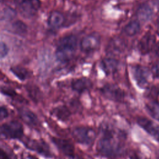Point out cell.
<instances>
[{
    "label": "cell",
    "mask_w": 159,
    "mask_h": 159,
    "mask_svg": "<svg viewBox=\"0 0 159 159\" xmlns=\"http://www.w3.org/2000/svg\"><path fill=\"white\" fill-rule=\"evenodd\" d=\"M151 73L153 78H159V61H157L152 67Z\"/></svg>",
    "instance_id": "d4e9b609"
},
{
    "label": "cell",
    "mask_w": 159,
    "mask_h": 159,
    "mask_svg": "<svg viewBox=\"0 0 159 159\" xmlns=\"http://www.w3.org/2000/svg\"><path fill=\"white\" fill-rule=\"evenodd\" d=\"M132 159H145V158H142L141 156L138 155L137 154V155H136V154H135V155H134V156L132 157Z\"/></svg>",
    "instance_id": "f1b7e54d"
},
{
    "label": "cell",
    "mask_w": 159,
    "mask_h": 159,
    "mask_svg": "<svg viewBox=\"0 0 159 159\" xmlns=\"http://www.w3.org/2000/svg\"><path fill=\"white\" fill-rule=\"evenodd\" d=\"M20 116L26 124L31 126H36L39 124V121L37 116L29 109H21L20 111Z\"/></svg>",
    "instance_id": "2e32d148"
},
{
    "label": "cell",
    "mask_w": 159,
    "mask_h": 159,
    "mask_svg": "<svg viewBox=\"0 0 159 159\" xmlns=\"http://www.w3.org/2000/svg\"><path fill=\"white\" fill-rule=\"evenodd\" d=\"M101 68L106 75H111L116 73L117 70L119 62L112 57L104 58L101 62Z\"/></svg>",
    "instance_id": "5bb4252c"
},
{
    "label": "cell",
    "mask_w": 159,
    "mask_h": 159,
    "mask_svg": "<svg viewBox=\"0 0 159 159\" xmlns=\"http://www.w3.org/2000/svg\"><path fill=\"white\" fill-rule=\"evenodd\" d=\"M3 0H0V2H2Z\"/></svg>",
    "instance_id": "1f68e13d"
},
{
    "label": "cell",
    "mask_w": 159,
    "mask_h": 159,
    "mask_svg": "<svg viewBox=\"0 0 159 159\" xmlns=\"http://www.w3.org/2000/svg\"><path fill=\"white\" fill-rule=\"evenodd\" d=\"M138 18L140 20L146 22L150 20L153 14V10L148 5H143L137 11Z\"/></svg>",
    "instance_id": "e0dca14e"
},
{
    "label": "cell",
    "mask_w": 159,
    "mask_h": 159,
    "mask_svg": "<svg viewBox=\"0 0 159 159\" xmlns=\"http://www.w3.org/2000/svg\"><path fill=\"white\" fill-rule=\"evenodd\" d=\"M101 38L96 34H89L81 41L80 47L83 52H91L96 50L100 45Z\"/></svg>",
    "instance_id": "52a82bcc"
},
{
    "label": "cell",
    "mask_w": 159,
    "mask_h": 159,
    "mask_svg": "<svg viewBox=\"0 0 159 159\" xmlns=\"http://www.w3.org/2000/svg\"><path fill=\"white\" fill-rule=\"evenodd\" d=\"M54 143L57 147L66 155L70 157H73L75 155V147L73 143L69 140L58 138H53Z\"/></svg>",
    "instance_id": "7c38bea8"
},
{
    "label": "cell",
    "mask_w": 159,
    "mask_h": 159,
    "mask_svg": "<svg viewBox=\"0 0 159 159\" xmlns=\"http://www.w3.org/2000/svg\"><path fill=\"white\" fill-rule=\"evenodd\" d=\"M11 70L16 76H17L20 80H25L28 75V71L26 70L25 68L22 67H13Z\"/></svg>",
    "instance_id": "603a6c76"
},
{
    "label": "cell",
    "mask_w": 159,
    "mask_h": 159,
    "mask_svg": "<svg viewBox=\"0 0 159 159\" xmlns=\"http://www.w3.org/2000/svg\"><path fill=\"white\" fill-rule=\"evenodd\" d=\"M124 30L127 36H134L140 30V24L138 20H132L125 26Z\"/></svg>",
    "instance_id": "ac0fdd59"
},
{
    "label": "cell",
    "mask_w": 159,
    "mask_h": 159,
    "mask_svg": "<svg viewBox=\"0 0 159 159\" xmlns=\"http://www.w3.org/2000/svg\"><path fill=\"white\" fill-rule=\"evenodd\" d=\"M156 1H157V2H156V3H157V4H159V0H156Z\"/></svg>",
    "instance_id": "4dcf8cb0"
},
{
    "label": "cell",
    "mask_w": 159,
    "mask_h": 159,
    "mask_svg": "<svg viewBox=\"0 0 159 159\" xmlns=\"http://www.w3.org/2000/svg\"><path fill=\"white\" fill-rule=\"evenodd\" d=\"M157 25L158 28L159 29V16H158V17H157Z\"/></svg>",
    "instance_id": "f546056e"
},
{
    "label": "cell",
    "mask_w": 159,
    "mask_h": 159,
    "mask_svg": "<svg viewBox=\"0 0 159 159\" xmlns=\"http://www.w3.org/2000/svg\"><path fill=\"white\" fill-rule=\"evenodd\" d=\"M146 107L150 116L159 120V103L156 101H152L147 103Z\"/></svg>",
    "instance_id": "44dd1931"
},
{
    "label": "cell",
    "mask_w": 159,
    "mask_h": 159,
    "mask_svg": "<svg viewBox=\"0 0 159 159\" xmlns=\"http://www.w3.org/2000/svg\"><path fill=\"white\" fill-rule=\"evenodd\" d=\"M126 44L124 40L119 37L112 38L107 47V51L109 54L117 55L121 53L125 48Z\"/></svg>",
    "instance_id": "8fae6325"
},
{
    "label": "cell",
    "mask_w": 159,
    "mask_h": 159,
    "mask_svg": "<svg viewBox=\"0 0 159 159\" xmlns=\"http://www.w3.org/2000/svg\"><path fill=\"white\" fill-rule=\"evenodd\" d=\"M0 159H10L7 153L1 148H0Z\"/></svg>",
    "instance_id": "83f0119b"
},
{
    "label": "cell",
    "mask_w": 159,
    "mask_h": 159,
    "mask_svg": "<svg viewBox=\"0 0 159 159\" xmlns=\"http://www.w3.org/2000/svg\"><path fill=\"white\" fill-rule=\"evenodd\" d=\"M77 47V39L74 35H68L62 37L58 42L55 55L61 62L70 60L73 56Z\"/></svg>",
    "instance_id": "7a4b0ae2"
},
{
    "label": "cell",
    "mask_w": 159,
    "mask_h": 159,
    "mask_svg": "<svg viewBox=\"0 0 159 159\" xmlns=\"http://www.w3.org/2000/svg\"><path fill=\"white\" fill-rule=\"evenodd\" d=\"M93 86L92 81L86 78H80L74 80L71 83L72 89L79 93H83L89 89Z\"/></svg>",
    "instance_id": "4fadbf2b"
},
{
    "label": "cell",
    "mask_w": 159,
    "mask_h": 159,
    "mask_svg": "<svg viewBox=\"0 0 159 159\" xmlns=\"http://www.w3.org/2000/svg\"><path fill=\"white\" fill-rule=\"evenodd\" d=\"M155 36L150 32H147L139 40L137 47L142 54L145 55L152 51L155 45Z\"/></svg>",
    "instance_id": "ba28073f"
},
{
    "label": "cell",
    "mask_w": 159,
    "mask_h": 159,
    "mask_svg": "<svg viewBox=\"0 0 159 159\" xmlns=\"http://www.w3.org/2000/svg\"><path fill=\"white\" fill-rule=\"evenodd\" d=\"M102 94L107 99L120 102L124 99V92L118 86L114 84H106L101 88Z\"/></svg>",
    "instance_id": "8992f818"
},
{
    "label": "cell",
    "mask_w": 159,
    "mask_h": 159,
    "mask_svg": "<svg viewBox=\"0 0 159 159\" xmlns=\"http://www.w3.org/2000/svg\"><path fill=\"white\" fill-rule=\"evenodd\" d=\"M97 148L101 155L111 157L120 155L123 152L121 144L113 137L109 130H106L103 137L99 140Z\"/></svg>",
    "instance_id": "6da1fadb"
},
{
    "label": "cell",
    "mask_w": 159,
    "mask_h": 159,
    "mask_svg": "<svg viewBox=\"0 0 159 159\" xmlns=\"http://www.w3.org/2000/svg\"><path fill=\"white\" fill-rule=\"evenodd\" d=\"M132 73L137 85L140 88H145L148 85V71L145 66L137 65L132 67Z\"/></svg>",
    "instance_id": "9c48e42d"
},
{
    "label": "cell",
    "mask_w": 159,
    "mask_h": 159,
    "mask_svg": "<svg viewBox=\"0 0 159 159\" xmlns=\"http://www.w3.org/2000/svg\"><path fill=\"white\" fill-rule=\"evenodd\" d=\"M20 12L25 17L34 16L40 7V0H14Z\"/></svg>",
    "instance_id": "5b68a950"
},
{
    "label": "cell",
    "mask_w": 159,
    "mask_h": 159,
    "mask_svg": "<svg viewBox=\"0 0 159 159\" xmlns=\"http://www.w3.org/2000/svg\"><path fill=\"white\" fill-rule=\"evenodd\" d=\"M8 52L9 48L7 45L4 42L0 41V58L5 57L8 53Z\"/></svg>",
    "instance_id": "cb8c5ba5"
},
{
    "label": "cell",
    "mask_w": 159,
    "mask_h": 159,
    "mask_svg": "<svg viewBox=\"0 0 159 159\" xmlns=\"http://www.w3.org/2000/svg\"><path fill=\"white\" fill-rule=\"evenodd\" d=\"M0 132L5 137L10 139H19L24 132L22 125L17 121H11L0 126Z\"/></svg>",
    "instance_id": "277c9868"
},
{
    "label": "cell",
    "mask_w": 159,
    "mask_h": 159,
    "mask_svg": "<svg viewBox=\"0 0 159 159\" xmlns=\"http://www.w3.org/2000/svg\"><path fill=\"white\" fill-rule=\"evenodd\" d=\"M53 114L61 120H67L70 116V112L65 106H59L53 109Z\"/></svg>",
    "instance_id": "ffe728a7"
},
{
    "label": "cell",
    "mask_w": 159,
    "mask_h": 159,
    "mask_svg": "<svg viewBox=\"0 0 159 159\" xmlns=\"http://www.w3.org/2000/svg\"><path fill=\"white\" fill-rule=\"evenodd\" d=\"M12 29L19 35H24L27 31V26L22 21L17 20L12 23Z\"/></svg>",
    "instance_id": "7402d4cb"
},
{
    "label": "cell",
    "mask_w": 159,
    "mask_h": 159,
    "mask_svg": "<svg viewBox=\"0 0 159 159\" xmlns=\"http://www.w3.org/2000/svg\"><path fill=\"white\" fill-rule=\"evenodd\" d=\"M138 124L159 142V125L145 117H139Z\"/></svg>",
    "instance_id": "30bf717a"
},
{
    "label": "cell",
    "mask_w": 159,
    "mask_h": 159,
    "mask_svg": "<svg viewBox=\"0 0 159 159\" xmlns=\"http://www.w3.org/2000/svg\"><path fill=\"white\" fill-rule=\"evenodd\" d=\"M9 116V112L6 108L4 107H0V120H3L7 117Z\"/></svg>",
    "instance_id": "484cf974"
},
{
    "label": "cell",
    "mask_w": 159,
    "mask_h": 159,
    "mask_svg": "<svg viewBox=\"0 0 159 159\" xmlns=\"http://www.w3.org/2000/svg\"><path fill=\"white\" fill-rule=\"evenodd\" d=\"M14 14H16V12H14V11L12 10V9H6L4 12V17L6 18H8V19L12 18V17L14 16Z\"/></svg>",
    "instance_id": "4316f807"
},
{
    "label": "cell",
    "mask_w": 159,
    "mask_h": 159,
    "mask_svg": "<svg viewBox=\"0 0 159 159\" xmlns=\"http://www.w3.org/2000/svg\"><path fill=\"white\" fill-rule=\"evenodd\" d=\"M72 134L78 142L84 145L92 144L96 137V132L93 129L83 126L75 127Z\"/></svg>",
    "instance_id": "3957f363"
},
{
    "label": "cell",
    "mask_w": 159,
    "mask_h": 159,
    "mask_svg": "<svg viewBox=\"0 0 159 159\" xmlns=\"http://www.w3.org/2000/svg\"><path fill=\"white\" fill-rule=\"evenodd\" d=\"M64 20L65 18L61 12L55 11L50 13L48 20V23L51 28L57 29L62 26Z\"/></svg>",
    "instance_id": "9a60e30c"
},
{
    "label": "cell",
    "mask_w": 159,
    "mask_h": 159,
    "mask_svg": "<svg viewBox=\"0 0 159 159\" xmlns=\"http://www.w3.org/2000/svg\"><path fill=\"white\" fill-rule=\"evenodd\" d=\"M30 145L32 148L37 150L38 152L42 153L45 156H48V157L50 156V152L49 151V148L45 143L43 142L35 140L31 143Z\"/></svg>",
    "instance_id": "d6986e66"
}]
</instances>
